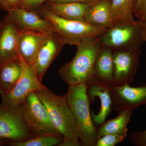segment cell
<instances>
[{"mask_svg":"<svg viewBox=\"0 0 146 146\" xmlns=\"http://www.w3.org/2000/svg\"><path fill=\"white\" fill-rule=\"evenodd\" d=\"M36 93L47 109L53 125L64 138L58 146H82L76 121L65 96L56 95L44 85Z\"/></svg>","mask_w":146,"mask_h":146,"instance_id":"cell-1","label":"cell"},{"mask_svg":"<svg viewBox=\"0 0 146 146\" xmlns=\"http://www.w3.org/2000/svg\"><path fill=\"white\" fill-rule=\"evenodd\" d=\"M101 46L99 37L87 38L77 46L74 58L58 69L63 82L68 85H78L86 83L94 77L95 61Z\"/></svg>","mask_w":146,"mask_h":146,"instance_id":"cell-2","label":"cell"},{"mask_svg":"<svg viewBox=\"0 0 146 146\" xmlns=\"http://www.w3.org/2000/svg\"><path fill=\"white\" fill-rule=\"evenodd\" d=\"M65 96L75 117L82 146H96L98 139L97 129L91 117L86 83L68 85Z\"/></svg>","mask_w":146,"mask_h":146,"instance_id":"cell-3","label":"cell"},{"mask_svg":"<svg viewBox=\"0 0 146 146\" xmlns=\"http://www.w3.org/2000/svg\"><path fill=\"white\" fill-rule=\"evenodd\" d=\"M36 12L51 23L56 33L64 45L77 46L84 39L100 37L107 30L91 25L85 22L70 21L60 18L52 13L46 7Z\"/></svg>","mask_w":146,"mask_h":146,"instance_id":"cell-4","label":"cell"},{"mask_svg":"<svg viewBox=\"0 0 146 146\" xmlns=\"http://www.w3.org/2000/svg\"><path fill=\"white\" fill-rule=\"evenodd\" d=\"M25 122L35 136L44 135L62 136L53 125L48 111L35 92L29 95L21 105Z\"/></svg>","mask_w":146,"mask_h":146,"instance_id":"cell-5","label":"cell"},{"mask_svg":"<svg viewBox=\"0 0 146 146\" xmlns=\"http://www.w3.org/2000/svg\"><path fill=\"white\" fill-rule=\"evenodd\" d=\"M102 46L112 50L141 48L143 42L140 22L115 24L99 37Z\"/></svg>","mask_w":146,"mask_h":146,"instance_id":"cell-6","label":"cell"},{"mask_svg":"<svg viewBox=\"0 0 146 146\" xmlns=\"http://www.w3.org/2000/svg\"><path fill=\"white\" fill-rule=\"evenodd\" d=\"M22 64V72L19 80L12 89L1 93V105L14 108L21 106L29 94L42 88L44 85L39 81L31 66L18 54Z\"/></svg>","mask_w":146,"mask_h":146,"instance_id":"cell-7","label":"cell"},{"mask_svg":"<svg viewBox=\"0 0 146 146\" xmlns=\"http://www.w3.org/2000/svg\"><path fill=\"white\" fill-rule=\"evenodd\" d=\"M34 136L24 121L21 106L14 108L0 106V137L20 141Z\"/></svg>","mask_w":146,"mask_h":146,"instance_id":"cell-8","label":"cell"},{"mask_svg":"<svg viewBox=\"0 0 146 146\" xmlns=\"http://www.w3.org/2000/svg\"><path fill=\"white\" fill-rule=\"evenodd\" d=\"M141 48L113 50L114 85L129 84L139 67Z\"/></svg>","mask_w":146,"mask_h":146,"instance_id":"cell-9","label":"cell"},{"mask_svg":"<svg viewBox=\"0 0 146 146\" xmlns=\"http://www.w3.org/2000/svg\"><path fill=\"white\" fill-rule=\"evenodd\" d=\"M112 111L118 112L146 105V84L132 87L129 84L109 86Z\"/></svg>","mask_w":146,"mask_h":146,"instance_id":"cell-10","label":"cell"},{"mask_svg":"<svg viewBox=\"0 0 146 146\" xmlns=\"http://www.w3.org/2000/svg\"><path fill=\"white\" fill-rule=\"evenodd\" d=\"M5 16L15 25L19 32L36 31L47 35L55 33L51 23L36 11L17 7Z\"/></svg>","mask_w":146,"mask_h":146,"instance_id":"cell-11","label":"cell"},{"mask_svg":"<svg viewBox=\"0 0 146 146\" xmlns=\"http://www.w3.org/2000/svg\"><path fill=\"white\" fill-rule=\"evenodd\" d=\"M86 94L90 105L95 102L96 97L98 98L100 101V108L98 114L91 112L95 126H100L112 111L109 86L94 76L86 82Z\"/></svg>","mask_w":146,"mask_h":146,"instance_id":"cell-12","label":"cell"},{"mask_svg":"<svg viewBox=\"0 0 146 146\" xmlns=\"http://www.w3.org/2000/svg\"><path fill=\"white\" fill-rule=\"evenodd\" d=\"M64 45L56 33L49 35L34 59L29 65L39 81L42 82L47 70L61 51Z\"/></svg>","mask_w":146,"mask_h":146,"instance_id":"cell-13","label":"cell"},{"mask_svg":"<svg viewBox=\"0 0 146 146\" xmlns=\"http://www.w3.org/2000/svg\"><path fill=\"white\" fill-rule=\"evenodd\" d=\"M49 35L36 31H18L17 42L18 54L29 65Z\"/></svg>","mask_w":146,"mask_h":146,"instance_id":"cell-14","label":"cell"},{"mask_svg":"<svg viewBox=\"0 0 146 146\" xmlns=\"http://www.w3.org/2000/svg\"><path fill=\"white\" fill-rule=\"evenodd\" d=\"M15 25L6 16L0 23V64L18 57Z\"/></svg>","mask_w":146,"mask_h":146,"instance_id":"cell-15","label":"cell"},{"mask_svg":"<svg viewBox=\"0 0 146 146\" xmlns=\"http://www.w3.org/2000/svg\"><path fill=\"white\" fill-rule=\"evenodd\" d=\"M84 22L100 28L108 29L114 25L110 10V0H97L87 9Z\"/></svg>","mask_w":146,"mask_h":146,"instance_id":"cell-16","label":"cell"},{"mask_svg":"<svg viewBox=\"0 0 146 146\" xmlns=\"http://www.w3.org/2000/svg\"><path fill=\"white\" fill-rule=\"evenodd\" d=\"M113 50L102 46L94 65V76L109 86L114 85Z\"/></svg>","mask_w":146,"mask_h":146,"instance_id":"cell-17","label":"cell"},{"mask_svg":"<svg viewBox=\"0 0 146 146\" xmlns=\"http://www.w3.org/2000/svg\"><path fill=\"white\" fill-rule=\"evenodd\" d=\"M91 3L49 2L46 8L54 15L63 19L84 22L85 13Z\"/></svg>","mask_w":146,"mask_h":146,"instance_id":"cell-18","label":"cell"},{"mask_svg":"<svg viewBox=\"0 0 146 146\" xmlns=\"http://www.w3.org/2000/svg\"><path fill=\"white\" fill-rule=\"evenodd\" d=\"M22 72L19 57L7 60L0 65V94L10 91L17 83Z\"/></svg>","mask_w":146,"mask_h":146,"instance_id":"cell-19","label":"cell"},{"mask_svg":"<svg viewBox=\"0 0 146 146\" xmlns=\"http://www.w3.org/2000/svg\"><path fill=\"white\" fill-rule=\"evenodd\" d=\"M136 0H110V10L115 24L135 22L134 7Z\"/></svg>","mask_w":146,"mask_h":146,"instance_id":"cell-20","label":"cell"},{"mask_svg":"<svg viewBox=\"0 0 146 146\" xmlns=\"http://www.w3.org/2000/svg\"><path fill=\"white\" fill-rule=\"evenodd\" d=\"M133 109L125 110L119 113L117 117L110 119L97 129L98 138L110 133H127L128 124L130 121Z\"/></svg>","mask_w":146,"mask_h":146,"instance_id":"cell-21","label":"cell"},{"mask_svg":"<svg viewBox=\"0 0 146 146\" xmlns=\"http://www.w3.org/2000/svg\"><path fill=\"white\" fill-rule=\"evenodd\" d=\"M63 139V136L60 135H40L23 141H12L7 140V145L11 146H58Z\"/></svg>","mask_w":146,"mask_h":146,"instance_id":"cell-22","label":"cell"},{"mask_svg":"<svg viewBox=\"0 0 146 146\" xmlns=\"http://www.w3.org/2000/svg\"><path fill=\"white\" fill-rule=\"evenodd\" d=\"M127 133H110L98 138L95 146H115L124 141Z\"/></svg>","mask_w":146,"mask_h":146,"instance_id":"cell-23","label":"cell"},{"mask_svg":"<svg viewBox=\"0 0 146 146\" xmlns=\"http://www.w3.org/2000/svg\"><path fill=\"white\" fill-rule=\"evenodd\" d=\"M145 106L146 110V105ZM129 138L133 145L146 146V129L142 131H133L129 134Z\"/></svg>","mask_w":146,"mask_h":146,"instance_id":"cell-24","label":"cell"},{"mask_svg":"<svg viewBox=\"0 0 146 146\" xmlns=\"http://www.w3.org/2000/svg\"><path fill=\"white\" fill-rule=\"evenodd\" d=\"M133 15L138 21L146 19V0H136Z\"/></svg>","mask_w":146,"mask_h":146,"instance_id":"cell-25","label":"cell"},{"mask_svg":"<svg viewBox=\"0 0 146 146\" xmlns=\"http://www.w3.org/2000/svg\"><path fill=\"white\" fill-rule=\"evenodd\" d=\"M48 1L50 0H22L18 7L28 10L34 11L35 9Z\"/></svg>","mask_w":146,"mask_h":146,"instance_id":"cell-26","label":"cell"},{"mask_svg":"<svg viewBox=\"0 0 146 146\" xmlns=\"http://www.w3.org/2000/svg\"><path fill=\"white\" fill-rule=\"evenodd\" d=\"M22 0H0V8L7 12H10L18 7Z\"/></svg>","mask_w":146,"mask_h":146,"instance_id":"cell-27","label":"cell"},{"mask_svg":"<svg viewBox=\"0 0 146 146\" xmlns=\"http://www.w3.org/2000/svg\"><path fill=\"white\" fill-rule=\"evenodd\" d=\"M97 1V0H50L49 1V2L92 3Z\"/></svg>","mask_w":146,"mask_h":146,"instance_id":"cell-28","label":"cell"},{"mask_svg":"<svg viewBox=\"0 0 146 146\" xmlns=\"http://www.w3.org/2000/svg\"><path fill=\"white\" fill-rule=\"evenodd\" d=\"M138 21L140 22V24H141V36H142V39H143V42H146V19ZM145 62L146 65V56Z\"/></svg>","mask_w":146,"mask_h":146,"instance_id":"cell-29","label":"cell"},{"mask_svg":"<svg viewBox=\"0 0 146 146\" xmlns=\"http://www.w3.org/2000/svg\"><path fill=\"white\" fill-rule=\"evenodd\" d=\"M7 145V139L0 137V146Z\"/></svg>","mask_w":146,"mask_h":146,"instance_id":"cell-30","label":"cell"},{"mask_svg":"<svg viewBox=\"0 0 146 146\" xmlns=\"http://www.w3.org/2000/svg\"><path fill=\"white\" fill-rule=\"evenodd\" d=\"M1 106V104L0 103V106Z\"/></svg>","mask_w":146,"mask_h":146,"instance_id":"cell-31","label":"cell"},{"mask_svg":"<svg viewBox=\"0 0 146 146\" xmlns=\"http://www.w3.org/2000/svg\"><path fill=\"white\" fill-rule=\"evenodd\" d=\"M0 65H1V64H0Z\"/></svg>","mask_w":146,"mask_h":146,"instance_id":"cell-32","label":"cell"}]
</instances>
